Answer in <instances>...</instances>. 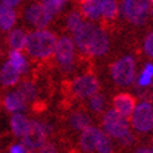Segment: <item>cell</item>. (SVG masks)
I'll return each mask as SVG.
<instances>
[{
  "label": "cell",
  "instance_id": "1",
  "mask_svg": "<svg viewBox=\"0 0 153 153\" xmlns=\"http://www.w3.org/2000/svg\"><path fill=\"white\" fill-rule=\"evenodd\" d=\"M77 49L90 56H102L108 50V37L103 30L94 22L83 24L72 33Z\"/></svg>",
  "mask_w": 153,
  "mask_h": 153
},
{
  "label": "cell",
  "instance_id": "2",
  "mask_svg": "<svg viewBox=\"0 0 153 153\" xmlns=\"http://www.w3.org/2000/svg\"><path fill=\"white\" fill-rule=\"evenodd\" d=\"M57 40L59 39H56V36L49 30L37 29L36 31L27 35L25 50L31 57L48 59L55 53Z\"/></svg>",
  "mask_w": 153,
  "mask_h": 153
},
{
  "label": "cell",
  "instance_id": "3",
  "mask_svg": "<svg viewBox=\"0 0 153 153\" xmlns=\"http://www.w3.org/2000/svg\"><path fill=\"white\" fill-rule=\"evenodd\" d=\"M151 0H122L120 5L121 14L131 24L142 25L149 15Z\"/></svg>",
  "mask_w": 153,
  "mask_h": 153
},
{
  "label": "cell",
  "instance_id": "4",
  "mask_svg": "<svg viewBox=\"0 0 153 153\" xmlns=\"http://www.w3.org/2000/svg\"><path fill=\"white\" fill-rule=\"evenodd\" d=\"M129 125L127 117L122 116L114 108L106 111L102 118V127L103 131L112 138L121 140L129 133Z\"/></svg>",
  "mask_w": 153,
  "mask_h": 153
},
{
  "label": "cell",
  "instance_id": "5",
  "mask_svg": "<svg viewBox=\"0 0 153 153\" xmlns=\"http://www.w3.org/2000/svg\"><path fill=\"white\" fill-rule=\"evenodd\" d=\"M136 75V62L133 57L123 56L111 67V77L118 86L131 85Z\"/></svg>",
  "mask_w": 153,
  "mask_h": 153
},
{
  "label": "cell",
  "instance_id": "6",
  "mask_svg": "<svg viewBox=\"0 0 153 153\" xmlns=\"http://www.w3.org/2000/svg\"><path fill=\"white\" fill-rule=\"evenodd\" d=\"M129 123L137 132L147 133L153 129V105L142 101L136 106L133 113L129 117Z\"/></svg>",
  "mask_w": 153,
  "mask_h": 153
},
{
  "label": "cell",
  "instance_id": "7",
  "mask_svg": "<svg viewBox=\"0 0 153 153\" xmlns=\"http://www.w3.org/2000/svg\"><path fill=\"white\" fill-rule=\"evenodd\" d=\"M76 44L75 40L68 36H62L57 40L56 49H55V59L61 68L68 72L72 70L74 61H75V51H76Z\"/></svg>",
  "mask_w": 153,
  "mask_h": 153
},
{
  "label": "cell",
  "instance_id": "8",
  "mask_svg": "<svg viewBox=\"0 0 153 153\" xmlns=\"http://www.w3.org/2000/svg\"><path fill=\"white\" fill-rule=\"evenodd\" d=\"M46 136L48 131L45 128V125L37 121H31L26 133L22 137V143L29 149H40L45 144Z\"/></svg>",
  "mask_w": 153,
  "mask_h": 153
},
{
  "label": "cell",
  "instance_id": "9",
  "mask_svg": "<svg viewBox=\"0 0 153 153\" xmlns=\"http://www.w3.org/2000/svg\"><path fill=\"white\" fill-rule=\"evenodd\" d=\"M52 18L53 15L41 3L30 5L25 10V20L36 29H45Z\"/></svg>",
  "mask_w": 153,
  "mask_h": 153
},
{
  "label": "cell",
  "instance_id": "10",
  "mask_svg": "<svg viewBox=\"0 0 153 153\" xmlns=\"http://www.w3.org/2000/svg\"><path fill=\"white\" fill-rule=\"evenodd\" d=\"M98 83L92 75H81L72 81V92L79 98H90L97 92Z\"/></svg>",
  "mask_w": 153,
  "mask_h": 153
},
{
  "label": "cell",
  "instance_id": "11",
  "mask_svg": "<svg viewBox=\"0 0 153 153\" xmlns=\"http://www.w3.org/2000/svg\"><path fill=\"white\" fill-rule=\"evenodd\" d=\"M103 134L102 131H100L96 127H87L82 131L80 137V146L83 151L86 152H96L98 141H100L101 136Z\"/></svg>",
  "mask_w": 153,
  "mask_h": 153
},
{
  "label": "cell",
  "instance_id": "12",
  "mask_svg": "<svg viewBox=\"0 0 153 153\" xmlns=\"http://www.w3.org/2000/svg\"><path fill=\"white\" fill-rule=\"evenodd\" d=\"M27 101L25 100V97L21 95L19 90L16 91H10L7 92L6 96L4 97V107L6 111H9L10 113H18L21 112L26 108Z\"/></svg>",
  "mask_w": 153,
  "mask_h": 153
},
{
  "label": "cell",
  "instance_id": "13",
  "mask_svg": "<svg viewBox=\"0 0 153 153\" xmlns=\"http://www.w3.org/2000/svg\"><path fill=\"white\" fill-rule=\"evenodd\" d=\"M136 106L137 105H136L134 98L127 94H121L114 97V100H113V108L127 118L131 117Z\"/></svg>",
  "mask_w": 153,
  "mask_h": 153
},
{
  "label": "cell",
  "instance_id": "14",
  "mask_svg": "<svg viewBox=\"0 0 153 153\" xmlns=\"http://www.w3.org/2000/svg\"><path fill=\"white\" fill-rule=\"evenodd\" d=\"M81 13L91 21L98 20L102 16V0H82Z\"/></svg>",
  "mask_w": 153,
  "mask_h": 153
},
{
  "label": "cell",
  "instance_id": "15",
  "mask_svg": "<svg viewBox=\"0 0 153 153\" xmlns=\"http://www.w3.org/2000/svg\"><path fill=\"white\" fill-rule=\"evenodd\" d=\"M19 77H20L19 71L10 64L9 60L5 61L1 66V71H0V81H1V85L6 86V87L14 86L15 83L19 81Z\"/></svg>",
  "mask_w": 153,
  "mask_h": 153
},
{
  "label": "cell",
  "instance_id": "16",
  "mask_svg": "<svg viewBox=\"0 0 153 153\" xmlns=\"http://www.w3.org/2000/svg\"><path fill=\"white\" fill-rule=\"evenodd\" d=\"M15 22H16V13L13 6H7L1 4L0 6V27L4 31L13 30Z\"/></svg>",
  "mask_w": 153,
  "mask_h": 153
},
{
  "label": "cell",
  "instance_id": "17",
  "mask_svg": "<svg viewBox=\"0 0 153 153\" xmlns=\"http://www.w3.org/2000/svg\"><path fill=\"white\" fill-rule=\"evenodd\" d=\"M30 122L31 121H29L21 112L13 113V117L10 120V126H11V131H13L14 136L19 137V138H22L30 126Z\"/></svg>",
  "mask_w": 153,
  "mask_h": 153
},
{
  "label": "cell",
  "instance_id": "18",
  "mask_svg": "<svg viewBox=\"0 0 153 153\" xmlns=\"http://www.w3.org/2000/svg\"><path fill=\"white\" fill-rule=\"evenodd\" d=\"M7 41H9V45H10L11 49L22 51L26 48L27 35L24 30H21V29H13V30H10Z\"/></svg>",
  "mask_w": 153,
  "mask_h": 153
},
{
  "label": "cell",
  "instance_id": "19",
  "mask_svg": "<svg viewBox=\"0 0 153 153\" xmlns=\"http://www.w3.org/2000/svg\"><path fill=\"white\" fill-rule=\"evenodd\" d=\"M7 60H9L10 64L19 71L20 75H24V74L27 72L29 64H27V60H26L25 55L21 52V50L11 49V51L9 52V59Z\"/></svg>",
  "mask_w": 153,
  "mask_h": 153
},
{
  "label": "cell",
  "instance_id": "20",
  "mask_svg": "<svg viewBox=\"0 0 153 153\" xmlns=\"http://www.w3.org/2000/svg\"><path fill=\"white\" fill-rule=\"evenodd\" d=\"M70 123L75 129H77V131H83L85 128L88 127L90 118L87 114L83 112H74L70 117Z\"/></svg>",
  "mask_w": 153,
  "mask_h": 153
},
{
  "label": "cell",
  "instance_id": "21",
  "mask_svg": "<svg viewBox=\"0 0 153 153\" xmlns=\"http://www.w3.org/2000/svg\"><path fill=\"white\" fill-rule=\"evenodd\" d=\"M118 4L116 0H102V16L106 20H112L117 16Z\"/></svg>",
  "mask_w": 153,
  "mask_h": 153
},
{
  "label": "cell",
  "instance_id": "22",
  "mask_svg": "<svg viewBox=\"0 0 153 153\" xmlns=\"http://www.w3.org/2000/svg\"><path fill=\"white\" fill-rule=\"evenodd\" d=\"M153 81V64L148 62L144 65L143 70L138 76V85L141 87H148L152 85Z\"/></svg>",
  "mask_w": 153,
  "mask_h": 153
},
{
  "label": "cell",
  "instance_id": "23",
  "mask_svg": "<svg viewBox=\"0 0 153 153\" xmlns=\"http://www.w3.org/2000/svg\"><path fill=\"white\" fill-rule=\"evenodd\" d=\"M18 90L21 92V95L25 97V100H26L27 102L35 101L36 95H37V91H36V87H35V85H34L33 82H30V81L21 82Z\"/></svg>",
  "mask_w": 153,
  "mask_h": 153
},
{
  "label": "cell",
  "instance_id": "24",
  "mask_svg": "<svg viewBox=\"0 0 153 153\" xmlns=\"http://www.w3.org/2000/svg\"><path fill=\"white\" fill-rule=\"evenodd\" d=\"M83 15L82 13H79V11H72L70 15L67 16V20H66V25H67V29L70 30L71 33L76 31L83 22Z\"/></svg>",
  "mask_w": 153,
  "mask_h": 153
},
{
  "label": "cell",
  "instance_id": "25",
  "mask_svg": "<svg viewBox=\"0 0 153 153\" xmlns=\"http://www.w3.org/2000/svg\"><path fill=\"white\" fill-rule=\"evenodd\" d=\"M66 3H67V0H41V4L46 7L52 15H55L62 10Z\"/></svg>",
  "mask_w": 153,
  "mask_h": 153
},
{
  "label": "cell",
  "instance_id": "26",
  "mask_svg": "<svg viewBox=\"0 0 153 153\" xmlns=\"http://www.w3.org/2000/svg\"><path fill=\"white\" fill-rule=\"evenodd\" d=\"M88 105H90V108L94 112H97V113H100L105 110V98L103 96L101 95H98L97 92L94 95V96H91L90 97V101H88Z\"/></svg>",
  "mask_w": 153,
  "mask_h": 153
},
{
  "label": "cell",
  "instance_id": "27",
  "mask_svg": "<svg viewBox=\"0 0 153 153\" xmlns=\"http://www.w3.org/2000/svg\"><path fill=\"white\" fill-rule=\"evenodd\" d=\"M96 152H98V153H110V152H112V142L110 140V136L106 132H103L100 141H98Z\"/></svg>",
  "mask_w": 153,
  "mask_h": 153
},
{
  "label": "cell",
  "instance_id": "28",
  "mask_svg": "<svg viewBox=\"0 0 153 153\" xmlns=\"http://www.w3.org/2000/svg\"><path fill=\"white\" fill-rule=\"evenodd\" d=\"M143 50L146 52V55L149 56L151 59H153V31L149 33L146 39L143 41Z\"/></svg>",
  "mask_w": 153,
  "mask_h": 153
},
{
  "label": "cell",
  "instance_id": "29",
  "mask_svg": "<svg viewBox=\"0 0 153 153\" xmlns=\"http://www.w3.org/2000/svg\"><path fill=\"white\" fill-rule=\"evenodd\" d=\"M27 151H29V148L25 146L24 143H15L9 149L10 153H26Z\"/></svg>",
  "mask_w": 153,
  "mask_h": 153
},
{
  "label": "cell",
  "instance_id": "30",
  "mask_svg": "<svg viewBox=\"0 0 153 153\" xmlns=\"http://www.w3.org/2000/svg\"><path fill=\"white\" fill-rule=\"evenodd\" d=\"M133 141V136H132V133L129 132V133H127L123 138H121L120 140V142L122 143V144H125V146H128V144H131V142Z\"/></svg>",
  "mask_w": 153,
  "mask_h": 153
},
{
  "label": "cell",
  "instance_id": "31",
  "mask_svg": "<svg viewBox=\"0 0 153 153\" xmlns=\"http://www.w3.org/2000/svg\"><path fill=\"white\" fill-rule=\"evenodd\" d=\"M40 152H44V153H53L56 152V148L52 146V144H44V146L40 148Z\"/></svg>",
  "mask_w": 153,
  "mask_h": 153
},
{
  "label": "cell",
  "instance_id": "32",
  "mask_svg": "<svg viewBox=\"0 0 153 153\" xmlns=\"http://www.w3.org/2000/svg\"><path fill=\"white\" fill-rule=\"evenodd\" d=\"M20 3V0H1V4H5L7 6H16Z\"/></svg>",
  "mask_w": 153,
  "mask_h": 153
},
{
  "label": "cell",
  "instance_id": "33",
  "mask_svg": "<svg viewBox=\"0 0 153 153\" xmlns=\"http://www.w3.org/2000/svg\"><path fill=\"white\" fill-rule=\"evenodd\" d=\"M151 4H152V5H153V0H151Z\"/></svg>",
  "mask_w": 153,
  "mask_h": 153
},
{
  "label": "cell",
  "instance_id": "34",
  "mask_svg": "<svg viewBox=\"0 0 153 153\" xmlns=\"http://www.w3.org/2000/svg\"><path fill=\"white\" fill-rule=\"evenodd\" d=\"M152 101H153V98H152Z\"/></svg>",
  "mask_w": 153,
  "mask_h": 153
}]
</instances>
